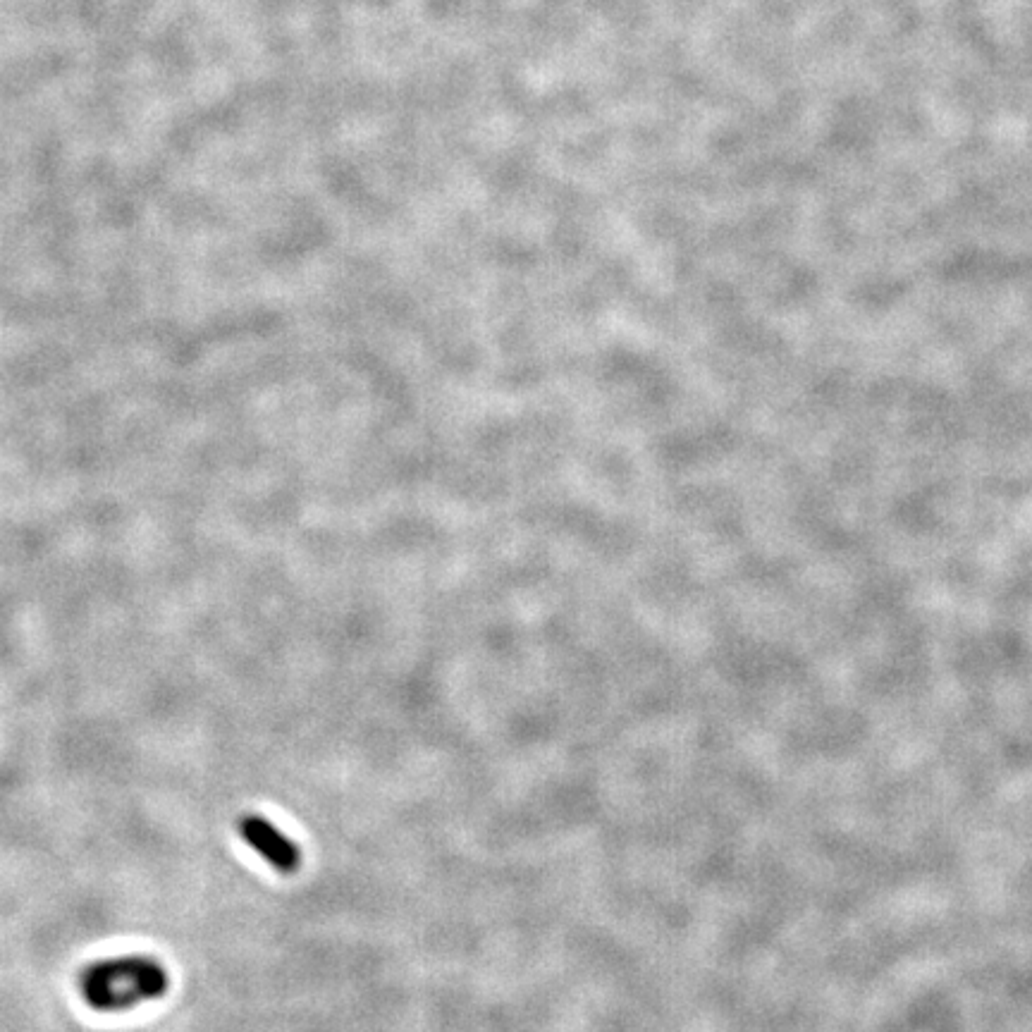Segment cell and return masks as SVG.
<instances>
[{"instance_id": "obj_1", "label": "cell", "mask_w": 1032, "mask_h": 1032, "mask_svg": "<svg viewBox=\"0 0 1032 1032\" xmlns=\"http://www.w3.org/2000/svg\"><path fill=\"white\" fill-rule=\"evenodd\" d=\"M79 997L98 1013H122L163 999L170 989V975L158 958L149 954H125L89 963L79 973Z\"/></svg>"}, {"instance_id": "obj_2", "label": "cell", "mask_w": 1032, "mask_h": 1032, "mask_svg": "<svg viewBox=\"0 0 1032 1032\" xmlns=\"http://www.w3.org/2000/svg\"><path fill=\"white\" fill-rule=\"evenodd\" d=\"M237 832L249 849H254L273 870L292 875L301 865V851L290 837L280 832L268 817L247 813L237 820Z\"/></svg>"}]
</instances>
